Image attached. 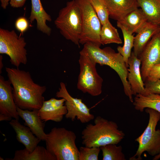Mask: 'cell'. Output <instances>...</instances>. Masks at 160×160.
I'll return each instance as SVG.
<instances>
[{
    "mask_svg": "<svg viewBox=\"0 0 160 160\" xmlns=\"http://www.w3.org/2000/svg\"><path fill=\"white\" fill-rule=\"evenodd\" d=\"M76 138L72 131L64 127H53L47 134L46 148L56 160H79Z\"/></svg>",
    "mask_w": 160,
    "mask_h": 160,
    "instance_id": "4",
    "label": "cell"
},
{
    "mask_svg": "<svg viewBox=\"0 0 160 160\" xmlns=\"http://www.w3.org/2000/svg\"><path fill=\"white\" fill-rule=\"evenodd\" d=\"M144 83L146 94H160V79L153 81H146Z\"/></svg>",
    "mask_w": 160,
    "mask_h": 160,
    "instance_id": "29",
    "label": "cell"
},
{
    "mask_svg": "<svg viewBox=\"0 0 160 160\" xmlns=\"http://www.w3.org/2000/svg\"><path fill=\"white\" fill-rule=\"evenodd\" d=\"M148 21L160 26V0H137Z\"/></svg>",
    "mask_w": 160,
    "mask_h": 160,
    "instance_id": "23",
    "label": "cell"
},
{
    "mask_svg": "<svg viewBox=\"0 0 160 160\" xmlns=\"http://www.w3.org/2000/svg\"><path fill=\"white\" fill-rule=\"evenodd\" d=\"M0 115L19 120L17 106L15 103L13 88L10 81L0 76Z\"/></svg>",
    "mask_w": 160,
    "mask_h": 160,
    "instance_id": "12",
    "label": "cell"
},
{
    "mask_svg": "<svg viewBox=\"0 0 160 160\" xmlns=\"http://www.w3.org/2000/svg\"><path fill=\"white\" fill-rule=\"evenodd\" d=\"M117 27L121 30L124 39V44L122 47L119 46L117 49L118 52L123 56L127 67L128 61L132 53L133 47L135 36L133 34L128 31L121 25L117 23Z\"/></svg>",
    "mask_w": 160,
    "mask_h": 160,
    "instance_id": "25",
    "label": "cell"
},
{
    "mask_svg": "<svg viewBox=\"0 0 160 160\" xmlns=\"http://www.w3.org/2000/svg\"><path fill=\"white\" fill-rule=\"evenodd\" d=\"M5 70L17 106L24 110H39L45 101L43 95L46 87L34 82L28 71L7 67Z\"/></svg>",
    "mask_w": 160,
    "mask_h": 160,
    "instance_id": "1",
    "label": "cell"
},
{
    "mask_svg": "<svg viewBox=\"0 0 160 160\" xmlns=\"http://www.w3.org/2000/svg\"><path fill=\"white\" fill-rule=\"evenodd\" d=\"M56 96L65 100V105L67 113L65 116L66 119L72 121L76 119L83 124L88 123L94 119V116L90 113V109L82 100L73 97L70 95L64 83H60Z\"/></svg>",
    "mask_w": 160,
    "mask_h": 160,
    "instance_id": "10",
    "label": "cell"
},
{
    "mask_svg": "<svg viewBox=\"0 0 160 160\" xmlns=\"http://www.w3.org/2000/svg\"><path fill=\"white\" fill-rule=\"evenodd\" d=\"M138 58L141 62V73L144 82L151 67L160 63V31L152 37Z\"/></svg>",
    "mask_w": 160,
    "mask_h": 160,
    "instance_id": "11",
    "label": "cell"
},
{
    "mask_svg": "<svg viewBox=\"0 0 160 160\" xmlns=\"http://www.w3.org/2000/svg\"><path fill=\"white\" fill-rule=\"evenodd\" d=\"M79 54L80 72L77 88L83 93H87L91 96H98L102 92L103 79L97 72V63L86 55L80 52Z\"/></svg>",
    "mask_w": 160,
    "mask_h": 160,
    "instance_id": "7",
    "label": "cell"
},
{
    "mask_svg": "<svg viewBox=\"0 0 160 160\" xmlns=\"http://www.w3.org/2000/svg\"><path fill=\"white\" fill-rule=\"evenodd\" d=\"M65 101L63 98L57 99L54 98L44 101L38 111V114L41 120L44 122L61 121L67 113Z\"/></svg>",
    "mask_w": 160,
    "mask_h": 160,
    "instance_id": "13",
    "label": "cell"
},
{
    "mask_svg": "<svg viewBox=\"0 0 160 160\" xmlns=\"http://www.w3.org/2000/svg\"><path fill=\"white\" fill-rule=\"evenodd\" d=\"M109 17L120 21L128 14L138 8L137 0H103Z\"/></svg>",
    "mask_w": 160,
    "mask_h": 160,
    "instance_id": "16",
    "label": "cell"
},
{
    "mask_svg": "<svg viewBox=\"0 0 160 160\" xmlns=\"http://www.w3.org/2000/svg\"><path fill=\"white\" fill-rule=\"evenodd\" d=\"M81 10L82 29L79 43H90L100 47V34L102 25L89 0H76Z\"/></svg>",
    "mask_w": 160,
    "mask_h": 160,
    "instance_id": "9",
    "label": "cell"
},
{
    "mask_svg": "<svg viewBox=\"0 0 160 160\" xmlns=\"http://www.w3.org/2000/svg\"><path fill=\"white\" fill-rule=\"evenodd\" d=\"M8 160H56L55 157L47 149L42 146L38 145L31 152L25 148L15 152L13 159Z\"/></svg>",
    "mask_w": 160,
    "mask_h": 160,
    "instance_id": "21",
    "label": "cell"
},
{
    "mask_svg": "<svg viewBox=\"0 0 160 160\" xmlns=\"http://www.w3.org/2000/svg\"><path fill=\"white\" fill-rule=\"evenodd\" d=\"M1 3V6L4 9L7 8L11 0H0Z\"/></svg>",
    "mask_w": 160,
    "mask_h": 160,
    "instance_id": "33",
    "label": "cell"
},
{
    "mask_svg": "<svg viewBox=\"0 0 160 160\" xmlns=\"http://www.w3.org/2000/svg\"><path fill=\"white\" fill-rule=\"evenodd\" d=\"M160 158V153L154 156V157L153 158V160H157L159 159Z\"/></svg>",
    "mask_w": 160,
    "mask_h": 160,
    "instance_id": "36",
    "label": "cell"
},
{
    "mask_svg": "<svg viewBox=\"0 0 160 160\" xmlns=\"http://www.w3.org/2000/svg\"><path fill=\"white\" fill-rule=\"evenodd\" d=\"M9 124L16 134L17 141L23 144L28 151H33L41 141L34 135L28 127L22 124L18 120L13 119L10 121Z\"/></svg>",
    "mask_w": 160,
    "mask_h": 160,
    "instance_id": "17",
    "label": "cell"
},
{
    "mask_svg": "<svg viewBox=\"0 0 160 160\" xmlns=\"http://www.w3.org/2000/svg\"><path fill=\"white\" fill-rule=\"evenodd\" d=\"M54 23L66 39L79 47L82 18L81 10L76 0L67 2L66 6L59 11Z\"/></svg>",
    "mask_w": 160,
    "mask_h": 160,
    "instance_id": "5",
    "label": "cell"
},
{
    "mask_svg": "<svg viewBox=\"0 0 160 160\" xmlns=\"http://www.w3.org/2000/svg\"><path fill=\"white\" fill-rule=\"evenodd\" d=\"M3 59L2 56L0 55V73H2V70L3 67V64L2 63V60Z\"/></svg>",
    "mask_w": 160,
    "mask_h": 160,
    "instance_id": "35",
    "label": "cell"
},
{
    "mask_svg": "<svg viewBox=\"0 0 160 160\" xmlns=\"http://www.w3.org/2000/svg\"><path fill=\"white\" fill-rule=\"evenodd\" d=\"M26 0H11L9 4L13 8H19L23 7L25 4Z\"/></svg>",
    "mask_w": 160,
    "mask_h": 160,
    "instance_id": "32",
    "label": "cell"
},
{
    "mask_svg": "<svg viewBox=\"0 0 160 160\" xmlns=\"http://www.w3.org/2000/svg\"><path fill=\"white\" fill-rule=\"evenodd\" d=\"M145 112L149 115L148 124L143 133L135 140L139 143L135 153L130 160H141L143 153L146 151L151 156H155L160 153V129H156L160 120V113L147 108Z\"/></svg>",
    "mask_w": 160,
    "mask_h": 160,
    "instance_id": "6",
    "label": "cell"
},
{
    "mask_svg": "<svg viewBox=\"0 0 160 160\" xmlns=\"http://www.w3.org/2000/svg\"><path fill=\"white\" fill-rule=\"evenodd\" d=\"M31 0V11L29 18L30 23H32L36 20L37 30L48 36L50 35L52 29L47 25L46 22L52 20L51 16L44 9L40 0Z\"/></svg>",
    "mask_w": 160,
    "mask_h": 160,
    "instance_id": "18",
    "label": "cell"
},
{
    "mask_svg": "<svg viewBox=\"0 0 160 160\" xmlns=\"http://www.w3.org/2000/svg\"><path fill=\"white\" fill-rule=\"evenodd\" d=\"M0 160H4V159L2 158V157H0Z\"/></svg>",
    "mask_w": 160,
    "mask_h": 160,
    "instance_id": "37",
    "label": "cell"
},
{
    "mask_svg": "<svg viewBox=\"0 0 160 160\" xmlns=\"http://www.w3.org/2000/svg\"><path fill=\"white\" fill-rule=\"evenodd\" d=\"M102 152L103 160H126L121 145L110 144L100 147Z\"/></svg>",
    "mask_w": 160,
    "mask_h": 160,
    "instance_id": "26",
    "label": "cell"
},
{
    "mask_svg": "<svg viewBox=\"0 0 160 160\" xmlns=\"http://www.w3.org/2000/svg\"><path fill=\"white\" fill-rule=\"evenodd\" d=\"M159 79H160V63L155 65L151 67L145 81H153Z\"/></svg>",
    "mask_w": 160,
    "mask_h": 160,
    "instance_id": "31",
    "label": "cell"
},
{
    "mask_svg": "<svg viewBox=\"0 0 160 160\" xmlns=\"http://www.w3.org/2000/svg\"><path fill=\"white\" fill-rule=\"evenodd\" d=\"M100 37L101 44L103 45L111 43L121 44L122 43L117 29L109 20L102 25Z\"/></svg>",
    "mask_w": 160,
    "mask_h": 160,
    "instance_id": "24",
    "label": "cell"
},
{
    "mask_svg": "<svg viewBox=\"0 0 160 160\" xmlns=\"http://www.w3.org/2000/svg\"><path fill=\"white\" fill-rule=\"evenodd\" d=\"M26 45L24 38L18 36L14 30L0 28V54L8 55L11 64L16 68L27 63Z\"/></svg>",
    "mask_w": 160,
    "mask_h": 160,
    "instance_id": "8",
    "label": "cell"
},
{
    "mask_svg": "<svg viewBox=\"0 0 160 160\" xmlns=\"http://www.w3.org/2000/svg\"><path fill=\"white\" fill-rule=\"evenodd\" d=\"M12 119L7 117L6 116L0 115V121H10L12 120Z\"/></svg>",
    "mask_w": 160,
    "mask_h": 160,
    "instance_id": "34",
    "label": "cell"
},
{
    "mask_svg": "<svg viewBox=\"0 0 160 160\" xmlns=\"http://www.w3.org/2000/svg\"><path fill=\"white\" fill-rule=\"evenodd\" d=\"M94 123L87 124L81 132L82 143L85 146L100 147L110 144H117L124 137V132L113 121L97 116Z\"/></svg>",
    "mask_w": 160,
    "mask_h": 160,
    "instance_id": "3",
    "label": "cell"
},
{
    "mask_svg": "<svg viewBox=\"0 0 160 160\" xmlns=\"http://www.w3.org/2000/svg\"><path fill=\"white\" fill-rule=\"evenodd\" d=\"M100 147L81 146L79 148V160H98Z\"/></svg>",
    "mask_w": 160,
    "mask_h": 160,
    "instance_id": "28",
    "label": "cell"
},
{
    "mask_svg": "<svg viewBox=\"0 0 160 160\" xmlns=\"http://www.w3.org/2000/svg\"><path fill=\"white\" fill-rule=\"evenodd\" d=\"M147 17L140 8L132 11L121 20L117 21L128 31L137 33L148 22Z\"/></svg>",
    "mask_w": 160,
    "mask_h": 160,
    "instance_id": "20",
    "label": "cell"
},
{
    "mask_svg": "<svg viewBox=\"0 0 160 160\" xmlns=\"http://www.w3.org/2000/svg\"><path fill=\"white\" fill-rule=\"evenodd\" d=\"M17 110L19 117L24 121V125L38 138L45 141L47 137L44 131L45 124L38 114L39 110H24L17 106Z\"/></svg>",
    "mask_w": 160,
    "mask_h": 160,
    "instance_id": "15",
    "label": "cell"
},
{
    "mask_svg": "<svg viewBox=\"0 0 160 160\" xmlns=\"http://www.w3.org/2000/svg\"><path fill=\"white\" fill-rule=\"evenodd\" d=\"M133 105L135 110L141 112L149 108L160 113V95L148 93L145 95L137 94L135 95Z\"/></svg>",
    "mask_w": 160,
    "mask_h": 160,
    "instance_id": "22",
    "label": "cell"
},
{
    "mask_svg": "<svg viewBox=\"0 0 160 160\" xmlns=\"http://www.w3.org/2000/svg\"><path fill=\"white\" fill-rule=\"evenodd\" d=\"M100 47L91 43H86L84 45L80 52L86 55L97 64L108 66L114 70L121 80L125 94L129 97L130 101L133 103V95L127 79L128 68L123 56L111 47H106L103 49Z\"/></svg>",
    "mask_w": 160,
    "mask_h": 160,
    "instance_id": "2",
    "label": "cell"
},
{
    "mask_svg": "<svg viewBox=\"0 0 160 160\" xmlns=\"http://www.w3.org/2000/svg\"><path fill=\"white\" fill-rule=\"evenodd\" d=\"M29 21L24 17H18L15 22V27L16 29L21 34L25 32L29 28L30 26Z\"/></svg>",
    "mask_w": 160,
    "mask_h": 160,
    "instance_id": "30",
    "label": "cell"
},
{
    "mask_svg": "<svg viewBox=\"0 0 160 160\" xmlns=\"http://www.w3.org/2000/svg\"><path fill=\"white\" fill-rule=\"evenodd\" d=\"M99 18L102 25L109 20L108 10L103 0H89Z\"/></svg>",
    "mask_w": 160,
    "mask_h": 160,
    "instance_id": "27",
    "label": "cell"
},
{
    "mask_svg": "<svg viewBox=\"0 0 160 160\" xmlns=\"http://www.w3.org/2000/svg\"><path fill=\"white\" fill-rule=\"evenodd\" d=\"M128 73L127 79L133 95L146 94L144 83L140 71V60L132 52L128 61Z\"/></svg>",
    "mask_w": 160,
    "mask_h": 160,
    "instance_id": "14",
    "label": "cell"
},
{
    "mask_svg": "<svg viewBox=\"0 0 160 160\" xmlns=\"http://www.w3.org/2000/svg\"><path fill=\"white\" fill-rule=\"evenodd\" d=\"M160 31V26L148 21L135 36L133 52L139 57L152 37Z\"/></svg>",
    "mask_w": 160,
    "mask_h": 160,
    "instance_id": "19",
    "label": "cell"
}]
</instances>
